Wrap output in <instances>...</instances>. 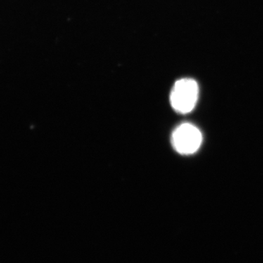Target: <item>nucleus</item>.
<instances>
[{"instance_id": "1", "label": "nucleus", "mask_w": 263, "mask_h": 263, "mask_svg": "<svg viewBox=\"0 0 263 263\" xmlns=\"http://www.w3.org/2000/svg\"><path fill=\"white\" fill-rule=\"evenodd\" d=\"M199 88L196 81L183 79L176 81L171 94L173 108L180 114L190 113L195 108L198 100Z\"/></svg>"}, {"instance_id": "2", "label": "nucleus", "mask_w": 263, "mask_h": 263, "mask_svg": "<svg viewBox=\"0 0 263 263\" xmlns=\"http://www.w3.org/2000/svg\"><path fill=\"white\" fill-rule=\"evenodd\" d=\"M171 141L178 153L183 155H193L201 146L202 133L193 124L185 123L175 129Z\"/></svg>"}]
</instances>
